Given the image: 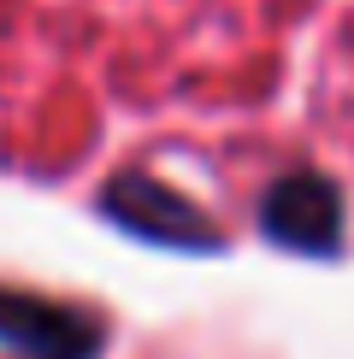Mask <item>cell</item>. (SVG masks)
<instances>
[{"instance_id":"obj_1","label":"cell","mask_w":354,"mask_h":359,"mask_svg":"<svg viewBox=\"0 0 354 359\" xmlns=\"http://www.w3.org/2000/svg\"><path fill=\"white\" fill-rule=\"evenodd\" d=\"M0 348H12L18 359H100L107 330L83 306L29 289H0Z\"/></svg>"},{"instance_id":"obj_2","label":"cell","mask_w":354,"mask_h":359,"mask_svg":"<svg viewBox=\"0 0 354 359\" xmlns=\"http://www.w3.org/2000/svg\"><path fill=\"white\" fill-rule=\"evenodd\" d=\"M260 230L289 253H336V242H343V189L324 171H284L260 201Z\"/></svg>"},{"instance_id":"obj_3","label":"cell","mask_w":354,"mask_h":359,"mask_svg":"<svg viewBox=\"0 0 354 359\" xmlns=\"http://www.w3.org/2000/svg\"><path fill=\"white\" fill-rule=\"evenodd\" d=\"M100 212L118 218L124 230L148 236V242H171V248H218V224L201 212L195 201H183L177 189L154 183L142 171H118L100 189Z\"/></svg>"}]
</instances>
